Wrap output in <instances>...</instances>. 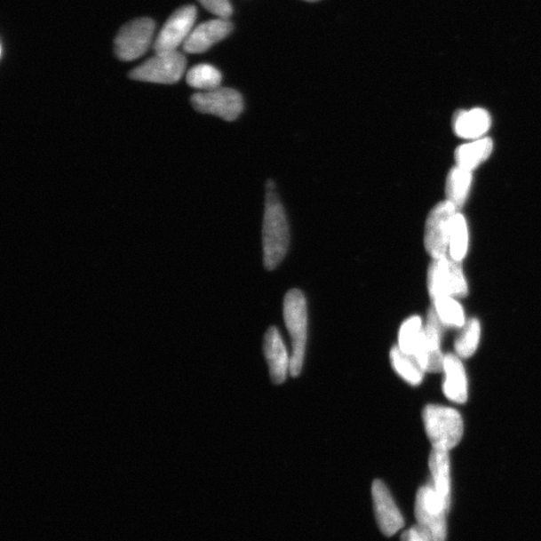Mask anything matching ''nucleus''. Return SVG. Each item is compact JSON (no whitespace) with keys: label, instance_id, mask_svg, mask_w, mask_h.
<instances>
[{"label":"nucleus","instance_id":"24","mask_svg":"<svg viewBox=\"0 0 541 541\" xmlns=\"http://www.w3.org/2000/svg\"><path fill=\"white\" fill-rule=\"evenodd\" d=\"M422 329V320L419 316H412L404 321L398 335L399 349L405 354L414 356L418 347Z\"/></svg>","mask_w":541,"mask_h":541},{"label":"nucleus","instance_id":"7","mask_svg":"<svg viewBox=\"0 0 541 541\" xmlns=\"http://www.w3.org/2000/svg\"><path fill=\"white\" fill-rule=\"evenodd\" d=\"M457 213V207L450 201L439 203L431 210L426 219L425 245L434 259L445 257L449 252L452 222Z\"/></svg>","mask_w":541,"mask_h":541},{"label":"nucleus","instance_id":"4","mask_svg":"<svg viewBox=\"0 0 541 541\" xmlns=\"http://www.w3.org/2000/svg\"><path fill=\"white\" fill-rule=\"evenodd\" d=\"M427 286L431 300L439 297H465L468 294L461 262L447 256L434 259L430 264Z\"/></svg>","mask_w":541,"mask_h":541},{"label":"nucleus","instance_id":"26","mask_svg":"<svg viewBox=\"0 0 541 541\" xmlns=\"http://www.w3.org/2000/svg\"><path fill=\"white\" fill-rule=\"evenodd\" d=\"M199 3L219 19H229L233 13L230 0H199Z\"/></svg>","mask_w":541,"mask_h":541},{"label":"nucleus","instance_id":"21","mask_svg":"<svg viewBox=\"0 0 541 541\" xmlns=\"http://www.w3.org/2000/svg\"><path fill=\"white\" fill-rule=\"evenodd\" d=\"M433 303V308L444 326L461 328L465 325L464 308L453 297H439Z\"/></svg>","mask_w":541,"mask_h":541},{"label":"nucleus","instance_id":"19","mask_svg":"<svg viewBox=\"0 0 541 541\" xmlns=\"http://www.w3.org/2000/svg\"><path fill=\"white\" fill-rule=\"evenodd\" d=\"M473 184L472 171L458 166L453 168L446 179V198L457 209L465 205Z\"/></svg>","mask_w":541,"mask_h":541},{"label":"nucleus","instance_id":"25","mask_svg":"<svg viewBox=\"0 0 541 541\" xmlns=\"http://www.w3.org/2000/svg\"><path fill=\"white\" fill-rule=\"evenodd\" d=\"M468 250V228L464 215L454 216L450 242V257L457 261L464 260Z\"/></svg>","mask_w":541,"mask_h":541},{"label":"nucleus","instance_id":"15","mask_svg":"<svg viewBox=\"0 0 541 541\" xmlns=\"http://www.w3.org/2000/svg\"><path fill=\"white\" fill-rule=\"evenodd\" d=\"M443 382L444 395L451 402L462 404L467 402L468 382L464 364L458 356L446 354L444 356Z\"/></svg>","mask_w":541,"mask_h":541},{"label":"nucleus","instance_id":"13","mask_svg":"<svg viewBox=\"0 0 541 541\" xmlns=\"http://www.w3.org/2000/svg\"><path fill=\"white\" fill-rule=\"evenodd\" d=\"M233 25L228 19H217L206 22L193 29L189 37L184 43V51L187 53H202L207 52L215 44L228 36Z\"/></svg>","mask_w":541,"mask_h":541},{"label":"nucleus","instance_id":"16","mask_svg":"<svg viewBox=\"0 0 541 541\" xmlns=\"http://www.w3.org/2000/svg\"><path fill=\"white\" fill-rule=\"evenodd\" d=\"M491 117L488 111L476 107L470 111H458L453 116L452 128L460 138L477 139L489 131Z\"/></svg>","mask_w":541,"mask_h":541},{"label":"nucleus","instance_id":"3","mask_svg":"<svg viewBox=\"0 0 541 541\" xmlns=\"http://www.w3.org/2000/svg\"><path fill=\"white\" fill-rule=\"evenodd\" d=\"M284 320L292 340V354L290 357V374L299 376L307 342L308 314L306 298L300 290L289 291L284 300Z\"/></svg>","mask_w":541,"mask_h":541},{"label":"nucleus","instance_id":"2","mask_svg":"<svg viewBox=\"0 0 541 541\" xmlns=\"http://www.w3.org/2000/svg\"><path fill=\"white\" fill-rule=\"evenodd\" d=\"M423 422L434 449L450 451L457 446L465 434L460 413L451 407L430 404L423 410Z\"/></svg>","mask_w":541,"mask_h":541},{"label":"nucleus","instance_id":"27","mask_svg":"<svg viewBox=\"0 0 541 541\" xmlns=\"http://www.w3.org/2000/svg\"><path fill=\"white\" fill-rule=\"evenodd\" d=\"M402 541H434L430 533L418 523L402 533Z\"/></svg>","mask_w":541,"mask_h":541},{"label":"nucleus","instance_id":"12","mask_svg":"<svg viewBox=\"0 0 541 541\" xmlns=\"http://www.w3.org/2000/svg\"><path fill=\"white\" fill-rule=\"evenodd\" d=\"M371 492L376 521L381 532L386 537L394 536L405 522L394 497L381 481H374Z\"/></svg>","mask_w":541,"mask_h":541},{"label":"nucleus","instance_id":"18","mask_svg":"<svg viewBox=\"0 0 541 541\" xmlns=\"http://www.w3.org/2000/svg\"><path fill=\"white\" fill-rule=\"evenodd\" d=\"M493 151V142L489 138L462 145L457 148L456 161L458 167L473 171L488 160Z\"/></svg>","mask_w":541,"mask_h":541},{"label":"nucleus","instance_id":"8","mask_svg":"<svg viewBox=\"0 0 541 541\" xmlns=\"http://www.w3.org/2000/svg\"><path fill=\"white\" fill-rule=\"evenodd\" d=\"M155 22L142 18L123 26L115 39L116 57L123 61L135 60L150 48L155 33Z\"/></svg>","mask_w":541,"mask_h":541},{"label":"nucleus","instance_id":"5","mask_svg":"<svg viewBox=\"0 0 541 541\" xmlns=\"http://www.w3.org/2000/svg\"><path fill=\"white\" fill-rule=\"evenodd\" d=\"M450 505L439 497L433 484L422 486L415 500V517L426 529L434 541H445L447 537L446 513Z\"/></svg>","mask_w":541,"mask_h":541},{"label":"nucleus","instance_id":"10","mask_svg":"<svg viewBox=\"0 0 541 541\" xmlns=\"http://www.w3.org/2000/svg\"><path fill=\"white\" fill-rule=\"evenodd\" d=\"M191 100L195 111L214 115L228 122L236 120L244 109V100L240 92L229 88L195 93Z\"/></svg>","mask_w":541,"mask_h":541},{"label":"nucleus","instance_id":"23","mask_svg":"<svg viewBox=\"0 0 541 541\" xmlns=\"http://www.w3.org/2000/svg\"><path fill=\"white\" fill-rule=\"evenodd\" d=\"M481 326L477 319H470L465 323L458 338L454 344L457 356L461 358L472 357L480 345Z\"/></svg>","mask_w":541,"mask_h":541},{"label":"nucleus","instance_id":"22","mask_svg":"<svg viewBox=\"0 0 541 541\" xmlns=\"http://www.w3.org/2000/svg\"><path fill=\"white\" fill-rule=\"evenodd\" d=\"M187 83L192 88L203 91L219 88L222 83V75L211 65H198L187 74Z\"/></svg>","mask_w":541,"mask_h":541},{"label":"nucleus","instance_id":"11","mask_svg":"<svg viewBox=\"0 0 541 541\" xmlns=\"http://www.w3.org/2000/svg\"><path fill=\"white\" fill-rule=\"evenodd\" d=\"M197 19V9L193 5L180 7L171 15L154 44L155 53L175 52L187 41Z\"/></svg>","mask_w":541,"mask_h":541},{"label":"nucleus","instance_id":"28","mask_svg":"<svg viewBox=\"0 0 541 541\" xmlns=\"http://www.w3.org/2000/svg\"><path fill=\"white\" fill-rule=\"evenodd\" d=\"M305 2L315 3V2H318V0H305Z\"/></svg>","mask_w":541,"mask_h":541},{"label":"nucleus","instance_id":"17","mask_svg":"<svg viewBox=\"0 0 541 541\" xmlns=\"http://www.w3.org/2000/svg\"><path fill=\"white\" fill-rule=\"evenodd\" d=\"M429 469L431 477H433L434 488L439 497L450 505L451 478L449 451L434 449L429 457Z\"/></svg>","mask_w":541,"mask_h":541},{"label":"nucleus","instance_id":"1","mask_svg":"<svg viewBox=\"0 0 541 541\" xmlns=\"http://www.w3.org/2000/svg\"><path fill=\"white\" fill-rule=\"evenodd\" d=\"M289 226L285 211L280 203L275 187L267 186L266 209L263 224L264 264L273 270L283 261L289 247Z\"/></svg>","mask_w":541,"mask_h":541},{"label":"nucleus","instance_id":"9","mask_svg":"<svg viewBox=\"0 0 541 541\" xmlns=\"http://www.w3.org/2000/svg\"><path fill=\"white\" fill-rule=\"evenodd\" d=\"M443 324L433 307L427 314L426 326L422 329L420 341L414 358L423 371L438 373L443 371L444 356L442 352Z\"/></svg>","mask_w":541,"mask_h":541},{"label":"nucleus","instance_id":"6","mask_svg":"<svg viewBox=\"0 0 541 541\" xmlns=\"http://www.w3.org/2000/svg\"><path fill=\"white\" fill-rule=\"evenodd\" d=\"M187 60L178 51L156 53L130 73L131 80L153 84H172L182 78Z\"/></svg>","mask_w":541,"mask_h":541},{"label":"nucleus","instance_id":"20","mask_svg":"<svg viewBox=\"0 0 541 541\" xmlns=\"http://www.w3.org/2000/svg\"><path fill=\"white\" fill-rule=\"evenodd\" d=\"M390 360L392 367L398 373L400 378L413 386H418L423 380L425 371L413 356L405 354V353L394 346L390 352Z\"/></svg>","mask_w":541,"mask_h":541},{"label":"nucleus","instance_id":"14","mask_svg":"<svg viewBox=\"0 0 541 541\" xmlns=\"http://www.w3.org/2000/svg\"><path fill=\"white\" fill-rule=\"evenodd\" d=\"M264 351L268 361L271 379L274 383H283L290 372V357L283 339L276 327H271L265 335Z\"/></svg>","mask_w":541,"mask_h":541}]
</instances>
